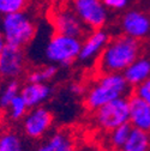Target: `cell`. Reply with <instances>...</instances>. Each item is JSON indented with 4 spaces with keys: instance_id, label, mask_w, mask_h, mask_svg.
I'll use <instances>...</instances> for the list:
<instances>
[{
    "instance_id": "cell-1",
    "label": "cell",
    "mask_w": 150,
    "mask_h": 151,
    "mask_svg": "<svg viewBox=\"0 0 150 151\" xmlns=\"http://www.w3.org/2000/svg\"><path fill=\"white\" fill-rule=\"evenodd\" d=\"M141 54L139 40L121 35L110 40L96 59L100 73H123Z\"/></svg>"
},
{
    "instance_id": "cell-2",
    "label": "cell",
    "mask_w": 150,
    "mask_h": 151,
    "mask_svg": "<svg viewBox=\"0 0 150 151\" xmlns=\"http://www.w3.org/2000/svg\"><path fill=\"white\" fill-rule=\"evenodd\" d=\"M131 85L123 73H101L85 90L84 106L88 110L95 111L100 107L130 93Z\"/></svg>"
},
{
    "instance_id": "cell-3",
    "label": "cell",
    "mask_w": 150,
    "mask_h": 151,
    "mask_svg": "<svg viewBox=\"0 0 150 151\" xmlns=\"http://www.w3.org/2000/svg\"><path fill=\"white\" fill-rule=\"evenodd\" d=\"M1 31L7 45L24 48L32 41L36 27L28 16L19 11L4 16L1 21Z\"/></svg>"
},
{
    "instance_id": "cell-4",
    "label": "cell",
    "mask_w": 150,
    "mask_h": 151,
    "mask_svg": "<svg viewBox=\"0 0 150 151\" xmlns=\"http://www.w3.org/2000/svg\"><path fill=\"white\" fill-rule=\"evenodd\" d=\"M81 47V39L54 32L46 46L45 54L52 64L69 66L78 59Z\"/></svg>"
},
{
    "instance_id": "cell-5",
    "label": "cell",
    "mask_w": 150,
    "mask_h": 151,
    "mask_svg": "<svg viewBox=\"0 0 150 151\" xmlns=\"http://www.w3.org/2000/svg\"><path fill=\"white\" fill-rule=\"evenodd\" d=\"M130 120V101L120 97L112 101L94 111V122L105 132H109Z\"/></svg>"
},
{
    "instance_id": "cell-6",
    "label": "cell",
    "mask_w": 150,
    "mask_h": 151,
    "mask_svg": "<svg viewBox=\"0 0 150 151\" xmlns=\"http://www.w3.org/2000/svg\"><path fill=\"white\" fill-rule=\"evenodd\" d=\"M50 23L54 28V32L77 37V39L88 36L87 29L89 28L82 22L74 7L59 6L58 9L53 10L50 16Z\"/></svg>"
},
{
    "instance_id": "cell-7",
    "label": "cell",
    "mask_w": 150,
    "mask_h": 151,
    "mask_svg": "<svg viewBox=\"0 0 150 151\" xmlns=\"http://www.w3.org/2000/svg\"><path fill=\"white\" fill-rule=\"evenodd\" d=\"M53 125L52 111L42 106L30 108L27 115L23 118L24 134L30 139L43 138Z\"/></svg>"
},
{
    "instance_id": "cell-8",
    "label": "cell",
    "mask_w": 150,
    "mask_h": 151,
    "mask_svg": "<svg viewBox=\"0 0 150 151\" xmlns=\"http://www.w3.org/2000/svg\"><path fill=\"white\" fill-rule=\"evenodd\" d=\"M73 7L82 22L91 30L101 29L107 19V13L100 0H72Z\"/></svg>"
},
{
    "instance_id": "cell-9",
    "label": "cell",
    "mask_w": 150,
    "mask_h": 151,
    "mask_svg": "<svg viewBox=\"0 0 150 151\" xmlns=\"http://www.w3.org/2000/svg\"><path fill=\"white\" fill-rule=\"evenodd\" d=\"M25 67L23 48L7 45L0 53V73L4 79H17Z\"/></svg>"
},
{
    "instance_id": "cell-10",
    "label": "cell",
    "mask_w": 150,
    "mask_h": 151,
    "mask_svg": "<svg viewBox=\"0 0 150 151\" xmlns=\"http://www.w3.org/2000/svg\"><path fill=\"white\" fill-rule=\"evenodd\" d=\"M121 29L125 35L136 40L146 39L150 35V17L139 11H130L123 18Z\"/></svg>"
},
{
    "instance_id": "cell-11",
    "label": "cell",
    "mask_w": 150,
    "mask_h": 151,
    "mask_svg": "<svg viewBox=\"0 0 150 151\" xmlns=\"http://www.w3.org/2000/svg\"><path fill=\"white\" fill-rule=\"evenodd\" d=\"M108 42H109V36L107 35V32H105L101 29L92 30L91 32L88 34V36L82 42L78 59L84 63L97 59Z\"/></svg>"
},
{
    "instance_id": "cell-12",
    "label": "cell",
    "mask_w": 150,
    "mask_h": 151,
    "mask_svg": "<svg viewBox=\"0 0 150 151\" xmlns=\"http://www.w3.org/2000/svg\"><path fill=\"white\" fill-rule=\"evenodd\" d=\"M130 120L128 124L146 132H150V106L136 95L130 99Z\"/></svg>"
},
{
    "instance_id": "cell-13",
    "label": "cell",
    "mask_w": 150,
    "mask_h": 151,
    "mask_svg": "<svg viewBox=\"0 0 150 151\" xmlns=\"http://www.w3.org/2000/svg\"><path fill=\"white\" fill-rule=\"evenodd\" d=\"M35 151H76V143L71 133L57 131L40 143Z\"/></svg>"
},
{
    "instance_id": "cell-14",
    "label": "cell",
    "mask_w": 150,
    "mask_h": 151,
    "mask_svg": "<svg viewBox=\"0 0 150 151\" xmlns=\"http://www.w3.org/2000/svg\"><path fill=\"white\" fill-rule=\"evenodd\" d=\"M21 95L29 108L39 107L52 96V88L47 83H28L22 86Z\"/></svg>"
},
{
    "instance_id": "cell-15",
    "label": "cell",
    "mask_w": 150,
    "mask_h": 151,
    "mask_svg": "<svg viewBox=\"0 0 150 151\" xmlns=\"http://www.w3.org/2000/svg\"><path fill=\"white\" fill-rule=\"evenodd\" d=\"M123 74L127 83L132 88H136L150 77V60L145 58L136 59L123 72Z\"/></svg>"
},
{
    "instance_id": "cell-16",
    "label": "cell",
    "mask_w": 150,
    "mask_h": 151,
    "mask_svg": "<svg viewBox=\"0 0 150 151\" xmlns=\"http://www.w3.org/2000/svg\"><path fill=\"white\" fill-rule=\"evenodd\" d=\"M126 151H150V132L132 127L124 146Z\"/></svg>"
},
{
    "instance_id": "cell-17",
    "label": "cell",
    "mask_w": 150,
    "mask_h": 151,
    "mask_svg": "<svg viewBox=\"0 0 150 151\" xmlns=\"http://www.w3.org/2000/svg\"><path fill=\"white\" fill-rule=\"evenodd\" d=\"M132 129V126L130 124H124L114 129H112L108 132V138H107V142H108V145L109 147L115 151V150H120V149H124L125 144H126V140L130 136V132Z\"/></svg>"
},
{
    "instance_id": "cell-18",
    "label": "cell",
    "mask_w": 150,
    "mask_h": 151,
    "mask_svg": "<svg viewBox=\"0 0 150 151\" xmlns=\"http://www.w3.org/2000/svg\"><path fill=\"white\" fill-rule=\"evenodd\" d=\"M22 86L18 79H7L0 89V108L7 109L10 103L21 93Z\"/></svg>"
},
{
    "instance_id": "cell-19",
    "label": "cell",
    "mask_w": 150,
    "mask_h": 151,
    "mask_svg": "<svg viewBox=\"0 0 150 151\" xmlns=\"http://www.w3.org/2000/svg\"><path fill=\"white\" fill-rule=\"evenodd\" d=\"M0 151H24V144L16 132H3L0 134Z\"/></svg>"
},
{
    "instance_id": "cell-20",
    "label": "cell",
    "mask_w": 150,
    "mask_h": 151,
    "mask_svg": "<svg viewBox=\"0 0 150 151\" xmlns=\"http://www.w3.org/2000/svg\"><path fill=\"white\" fill-rule=\"evenodd\" d=\"M57 71H58V68L54 65H48V66H45L41 68L34 70L28 73L27 82L28 83H47L52 78L55 77Z\"/></svg>"
},
{
    "instance_id": "cell-21",
    "label": "cell",
    "mask_w": 150,
    "mask_h": 151,
    "mask_svg": "<svg viewBox=\"0 0 150 151\" xmlns=\"http://www.w3.org/2000/svg\"><path fill=\"white\" fill-rule=\"evenodd\" d=\"M29 106L28 103L25 102V100L23 99V96L18 95L16 99H13V101L10 103V106L7 107V114H9V118L13 121H18V120H22L27 113L29 111Z\"/></svg>"
},
{
    "instance_id": "cell-22",
    "label": "cell",
    "mask_w": 150,
    "mask_h": 151,
    "mask_svg": "<svg viewBox=\"0 0 150 151\" xmlns=\"http://www.w3.org/2000/svg\"><path fill=\"white\" fill-rule=\"evenodd\" d=\"M27 0H0V13L9 14L24 9Z\"/></svg>"
},
{
    "instance_id": "cell-23",
    "label": "cell",
    "mask_w": 150,
    "mask_h": 151,
    "mask_svg": "<svg viewBox=\"0 0 150 151\" xmlns=\"http://www.w3.org/2000/svg\"><path fill=\"white\" fill-rule=\"evenodd\" d=\"M133 95L138 96L150 106V77L135 88Z\"/></svg>"
},
{
    "instance_id": "cell-24",
    "label": "cell",
    "mask_w": 150,
    "mask_h": 151,
    "mask_svg": "<svg viewBox=\"0 0 150 151\" xmlns=\"http://www.w3.org/2000/svg\"><path fill=\"white\" fill-rule=\"evenodd\" d=\"M103 3L105 5L112 9H121L126 5L127 0H103Z\"/></svg>"
},
{
    "instance_id": "cell-25",
    "label": "cell",
    "mask_w": 150,
    "mask_h": 151,
    "mask_svg": "<svg viewBox=\"0 0 150 151\" xmlns=\"http://www.w3.org/2000/svg\"><path fill=\"white\" fill-rule=\"evenodd\" d=\"M70 90L72 91V93H74V95H84L85 93V88H83L81 84H72L71 85V88H70Z\"/></svg>"
},
{
    "instance_id": "cell-26",
    "label": "cell",
    "mask_w": 150,
    "mask_h": 151,
    "mask_svg": "<svg viewBox=\"0 0 150 151\" xmlns=\"http://www.w3.org/2000/svg\"><path fill=\"white\" fill-rule=\"evenodd\" d=\"M5 46H6V41H5V37H4V34H3L1 29H0V53L3 52Z\"/></svg>"
},
{
    "instance_id": "cell-27",
    "label": "cell",
    "mask_w": 150,
    "mask_h": 151,
    "mask_svg": "<svg viewBox=\"0 0 150 151\" xmlns=\"http://www.w3.org/2000/svg\"><path fill=\"white\" fill-rule=\"evenodd\" d=\"M3 81H4V77H3V76H1V73H0V89H1V86H3Z\"/></svg>"
},
{
    "instance_id": "cell-28",
    "label": "cell",
    "mask_w": 150,
    "mask_h": 151,
    "mask_svg": "<svg viewBox=\"0 0 150 151\" xmlns=\"http://www.w3.org/2000/svg\"><path fill=\"white\" fill-rule=\"evenodd\" d=\"M115 151H126V150H124V149H120V150H115Z\"/></svg>"
}]
</instances>
